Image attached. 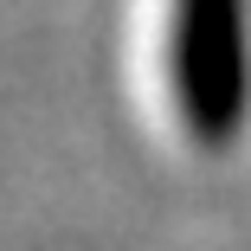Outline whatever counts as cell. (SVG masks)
<instances>
[{
    "label": "cell",
    "mask_w": 251,
    "mask_h": 251,
    "mask_svg": "<svg viewBox=\"0 0 251 251\" xmlns=\"http://www.w3.org/2000/svg\"><path fill=\"white\" fill-rule=\"evenodd\" d=\"M168 90L180 129L200 148H226L251 110L245 0H174L168 7Z\"/></svg>",
    "instance_id": "6da1fadb"
}]
</instances>
